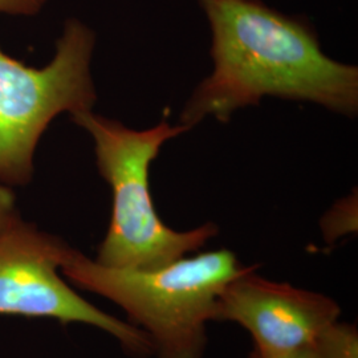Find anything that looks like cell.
Instances as JSON below:
<instances>
[{
	"label": "cell",
	"mask_w": 358,
	"mask_h": 358,
	"mask_svg": "<svg viewBox=\"0 0 358 358\" xmlns=\"http://www.w3.org/2000/svg\"><path fill=\"white\" fill-rule=\"evenodd\" d=\"M94 142L97 169L112 190V217L96 262L112 268L152 271L196 252L219 234L207 222L189 231L170 229L157 214L150 192V165L165 142L189 131L158 122L134 130L92 110L71 115Z\"/></svg>",
	"instance_id": "3957f363"
},
{
	"label": "cell",
	"mask_w": 358,
	"mask_h": 358,
	"mask_svg": "<svg viewBox=\"0 0 358 358\" xmlns=\"http://www.w3.org/2000/svg\"><path fill=\"white\" fill-rule=\"evenodd\" d=\"M71 247L20 217L0 232V315L83 322L109 333L128 355L153 357L148 334L77 294L62 278Z\"/></svg>",
	"instance_id": "5b68a950"
},
{
	"label": "cell",
	"mask_w": 358,
	"mask_h": 358,
	"mask_svg": "<svg viewBox=\"0 0 358 358\" xmlns=\"http://www.w3.org/2000/svg\"><path fill=\"white\" fill-rule=\"evenodd\" d=\"M94 45V32L72 17L65 22L55 56L43 68L27 66L0 48V183H29L38 141L52 121L62 113L93 109Z\"/></svg>",
	"instance_id": "277c9868"
},
{
	"label": "cell",
	"mask_w": 358,
	"mask_h": 358,
	"mask_svg": "<svg viewBox=\"0 0 358 358\" xmlns=\"http://www.w3.org/2000/svg\"><path fill=\"white\" fill-rule=\"evenodd\" d=\"M19 215L15 207V195L8 186L0 183V232L8 227Z\"/></svg>",
	"instance_id": "ba28073f"
},
{
	"label": "cell",
	"mask_w": 358,
	"mask_h": 358,
	"mask_svg": "<svg viewBox=\"0 0 358 358\" xmlns=\"http://www.w3.org/2000/svg\"><path fill=\"white\" fill-rule=\"evenodd\" d=\"M256 269L226 285L214 316V321L236 322L250 333L256 353L280 357L299 352L340 320L341 307L332 297L264 279Z\"/></svg>",
	"instance_id": "8992f818"
},
{
	"label": "cell",
	"mask_w": 358,
	"mask_h": 358,
	"mask_svg": "<svg viewBox=\"0 0 358 358\" xmlns=\"http://www.w3.org/2000/svg\"><path fill=\"white\" fill-rule=\"evenodd\" d=\"M198 3L213 32L214 69L183 106L180 125L190 130L207 117L227 124L236 110L266 96L357 115V66L327 56L307 23L260 0Z\"/></svg>",
	"instance_id": "6da1fadb"
},
{
	"label": "cell",
	"mask_w": 358,
	"mask_h": 358,
	"mask_svg": "<svg viewBox=\"0 0 358 358\" xmlns=\"http://www.w3.org/2000/svg\"><path fill=\"white\" fill-rule=\"evenodd\" d=\"M247 358H322L321 357L320 353H319V350L316 349V346H315V343L312 344V345L307 346V348H304V349H301V350H299V352H294V353H291V355H285V356H280V357H264V356H262V355H259V353H256L255 350H252L250 355H248V357Z\"/></svg>",
	"instance_id": "9c48e42d"
},
{
	"label": "cell",
	"mask_w": 358,
	"mask_h": 358,
	"mask_svg": "<svg viewBox=\"0 0 358 358\" xmlns=\"http://www.w3.org/2000/svg\"><path fill=\"white\" fill-rule=\"evenodd\" d=\"M231 250L201 252L152 271L112 268L72 247L62 273L77 288L100 294L146 333L155 358H205L207 324L226 285L251 269Z\"/></svg>",
	"instance_id": "7a4b0ae2"
},
{
	"label": "cell",
	"mask_w": 358,
	"mask_h": 358,
	"mask_svg": "<svg viewBox=\"0 0 358 358\" xmlns=\"http://www.w3.org/2000/svg\"><path fill=\"white\" fill-rule=\"evenodd\" d=\"M48 0H0V13L11 16H35Z\"/></svg>",
	"instance_id": "52a82bcc"
}]
</instances>
